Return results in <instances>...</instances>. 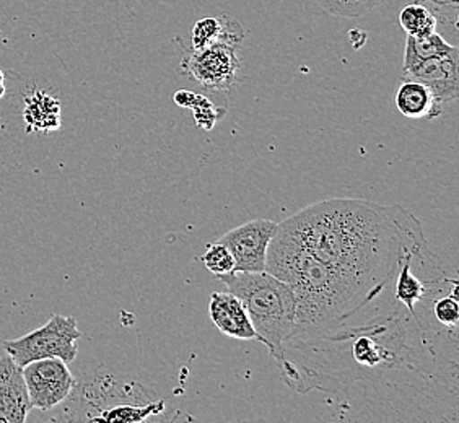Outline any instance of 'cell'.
Segmentation results:
<instances>
[{
    "mask_svg": "<svg viewBox=\"0 0 459 423\" xmlns=\"http://www.w3.org/2000/svg\"><path fill=\"white\" fill-rule=\"evenodd\" d=\"M277 231L336 273L367 305L386 293L407 257L427 249L420 221L399 203L323 201L277 223Z\"/></svg>",
    "mask_w": 459,
    "mask_h": 423,
    "instance_id": "6da1fadb",
    "label": "cell"
},
{
    "mask_svg": "<svg viewBox=\"0 0 459 423\" xmlns=\"http://www.w3.org/2000/svg\"><path fill=\"white\" fill-rule=\"evenodd\" d=\"M215 277L245 305L259 342L277 362L295 329V295L290 285L265 271H235Z\"/></svg>",
    "mask_w": 459,
    "mask_h": 423,
    "instance_id": "7a4b0ae2",
    "label": "cell"
},
{
    "mask_svg": "<svg viewBox=\"0 0 459 423\" xmlns=\"http://www.w3.org/2000/svg\"><path fill=\"white\" fill-rule=\"evenodd\" d=\"M80 337L82 332L75 317L54 315L35 331L18 339L4 341L2 349L22 368L43 358H61L62 362L71 363L77 358Z\"/></svg>",
    "mask_w": 459,
    "mask_h": 423,
    "instance_id": "3957f363",
    "label": "cell"
},
{
    "mask_svg": "<svg viewBox=\"0 0 459 423\" xmlns=\"http://www.w3.org/2000/svg\"><path fill=\"white\" fill-rule=\"evenodd\" d=\"M23 378L33 409L41 412L62 406L77 384L69 363L61 358H43L23 367Z\"/></svg>",
    "mask_w": 459,
    "mask_h": 423,
    "instance_id": "277c9868",
    "label": "cell"
},
{
    "mask_svg": "<svg viewBox=\"0 0 459 423\" xmlns=\"http://www.w3.org/2000/svg\"><path fill=\"white\" fill-rule=\"evenodd\" d=\"M235 46L217 43V45L197 49L186 54L183 69L195 79L203 89L209 91L225 93L229 91L239 71V61Z\"/></svg>",
    "mask_w": 459,
    "mask_h": 423,
    "instance_id": "5b68a950",
    "label": "cell"
},
{
    "mask_svg": "<svg viewBox=\"0 0 459 423\" xmlns=\"http://www.w3.org/2000/svg\"><path fill=\"white\" fill-rule=\"evenodd\" d=\"M275 231V221L256 219L230 229L221 237L219 243L229 247L235 259L237 272H263L265 271L267 249Z\"/></svg>",
    "mask_w": 459,
    "mask_h": 423,
    "instance_id": "8992f818",
    "label": "cell"
},
{
    "mask_svg": "<svg viewBox=\"0 0 459 423\" xmlns=\"http://www.w3.org/2000/svg\"><path fill=\"white\" fill-rule=\"evenodd\" d=\"M403 80H414L432 90L440 103H450L459 93V51L455 46L450 53L440 54L403 69Z\"/></svg>",
    "mask_w": 459,
    "mask_h": 423,
    "instance_id": "52a82bcc",
    "label": "cell"
},
{
    "mask_svg": "<svg viewBox=\"0 0 459 423\" xmlns=\"http://www.w3.org/2000/svg\"><path fill=\"white\" fill-rule=\"evenodd\" d=\"M31 410L23 368L5 353L0 358V423H25Z\"/></svg>",
    "mask_w": 459,
    "mask_h": 423,
    "instance_id": "ba28073f",
    "label": "cell"
},
{
    "mask_svg": "<svg viewBox=\"0 0 459 423\" xmlns=\"http://www.w3.org/2000/svg\"><path fill=\"white\" fill-rule=\"evenodd\" d=\"M209 316L221 334L238 341H259L245 305L230 291H213L209 301Z\"/></svg>",
    "mask_w": 459,
    "mask_h": 423,
    "instance_id": "9c48e42d",
    "label": "cell"
},
{
    "mask_svg": "<svg viewBox=\"0 0 459 423\" xmlns=\"http://www.w3.org/2000/svg\"><path fill=\"white\" fill-rule=\"evenodd\" d=\"M23 123L28 133L51 134L59 131L62 125V105L59 98L46 93L43 90H33L25 97Z\"/></svg>",
    "mask_w": 459,
    "mask_h": 423,
    "instance_id": "30bf717a",
    "label": "cell"
},
{
    "mask_svg": "<svg viewBox=\"0 0 459 423\" xmlns=\"http://www.w3.org/2000/svg\"><path fill=\"white\" fill-rule=\"evenodd\" d=\"M394 103L399 113L409 119H433L442 115L443 106L435 99L432 90L414 80H403Z\"/></svg>",
    "mask_w": 459,
    "mask_h": 423,
    "instance_id": "8fae6325",
    "label": "cell"
},
{
    "mask_svg": "<svg viewBox=\"0 0 459 423\" xmlns=\"http://www.w3.org/2000/svg\"><path fill=\"white\" fill-rule=\"evenodd\" d=\"M243 39H245L243 28L231 17L203 18L195 22L193 35H191L193 51L204 49L217 43L238 47Z\"/></svg>",
    "mask_w": 459,
    "mask_h": 423,
    "instance_id": "7c38bea8",
    "label": "cell"
},
{
    "mask_svg": "<svg viewBox=\"0 0 459 423\" xmlns=\"http://www.w3.org/2000/svg\"><path fill=\"white\" fill-rule=\"evenodd\" d=\"M165 410V401L151 402V404H116V406L105 407L100 410V414L93 415L90 422L107 423H139L145 422L153 415L161 414Z\"/></svg>",
    "mask_w": 459,
    "mask_h": 423,
    "instance_id": "4fadbf2b",
    "label": "cell"
},
{
    "mask_svg": "<svg viewBox=\"0 0 459 423\" xmlns=\"http://www.w3.org/2000/svg\"><path fill=\"white\" fill-rule=\"evenodd\" d=\"M438 18L422 2H412L401 10L399 23L407 36L424 38L437 31Z\"/></svg>",
    "mask_w": 459,
    "mask_h": 423,
    "instance_id": "5bb4252c",
    "label": "cell"
},
{
    "mask_svg": "<svg viewBox=\"0 0 459 423\" xmlns=\"http://www.w3.org/2000/svg\"><path fill=\"white\" fill-rule=\"evenodd\" d=\"M455 46L446 43L442 36L437 31L432 35L424 36V38H412L407 36L406 53H404V64L403 69L414 65L417 62L427 61L435 56L450 53Z\"/></svg>",
    "mask_w": 459,
    "mask_h": 423,
    "instance_id": "9a60e30c",
    "label": "cell"
},
{
    "mask_svg": "<svg viewBox=\"0 0 459 423\" xmlns=\"http://www.w3.org/2000/svg\"><path fill=\"white\" fill-rule=\"evenodd\" d=\"M319 7L334 17H362L373 9L380 7L386 0H316Z\"/></svg>",
    "mask_w": 459,
    "mask_h": 423,
    "instance_id": "2e32d148",
    "label": "cell"
},
{
    "mask_svg": "<svg viewBox=\"0 0 459 423\" xmlns=\"http://www.w3.org/2000/svg\"><path fill=\"white\" fill-rule=\"evenodd\" d=\"M433 319L445 329H456L459 321L458 283L451 287L448 295L432 301Z\"/></svg>",
    "mask_w": 459,
    "mask_h": 423,
    "instance_id": "e0dca14e",
    "label": "cell"
},
{
    "mask_svg": "<svg viewBox=\"0 0 459 423\" xmlns=\"http://www.w3.org/2000/svg\"><path fill=\"white\" fill-rule=\"evenodd\" d=\"M203 263L209 272L213 275H225V273L235 272V259L231 256L229 247L221 243L209 245L205 255L203 256Z\"/></svg>",
    "mask_w": 459,
    "mask_h": 423,
    "instance_id": "ac0fdd59",
    "label": "cell"
},
{
    "mask_svg": "<svg viewBox=\"0 0 459 423\" xmlns=\"http://www.w3.org/2000/svg\"><path fill=\"white\" fill-rule=\"evenodd\" d=\"M189 109L195 115V124L199 127H203L204 131H212L215 123L223 116V109L217 105H213L212 101L204 95L195 93L193 103L189 106Z\"/></svg>",
    "mask_w": 459,
    "mask_h": 423,
    "instance_id": "d6986e66",
    "label": "cell"
},
{
    "mask_svg": "<svg viewBox=\"0 0 459 423\" xmlns=\"http://www.w3.org/2000/svg\"><path fill=\"white\" fill-rule=\"evenodd\" d=\"M195 97V91H189V90H178L177 93L173 95V101H175L179 108H187V109H189V106L193 103Z\"/></svg>",
    "mask_w": 459,
    "mask_h": 423,
    "instance_id": "ffe728a7",
    "label": "cell"
},
{
    "mask_svg": "<svg viewBox=\"0 0 459 423\" xmlns=\"http://www.w3.org/2000/svg\"><path fill=\"white\" fill-rule=\"evenodd\" d=\"M424 2H430L438 10H451L458 13L459 0H424Z\"/></svg>",
    "mask_w": 459,
    "mask_h": 423,
    "instance_id": "44dd1931",
    "label": "cell"
},
{
    "mask_svg": "<svg viewBox=\"0 0 459 423\" xmlns=\"http://www.w3.org/2000/svg\"><path fill=\"white\" fill-rule=\"evenodd\" d=\"M5 91H7V87H5V73L0 69V99L5 97Z\"/></svg>",
    "mask_w": 459,
    "mask_h": 423,
    "instance_id": "7402d4cb",
    "label": "cell"
}]
</instances>
